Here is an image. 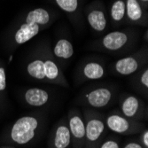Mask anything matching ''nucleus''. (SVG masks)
I'll return each instance as SVG.
<instances>
[{
	"instance_id": "11",
	"label": "nucleus",
	"mask_w": 148,
	"mask_h": 148,
	"mask_svg": "<svg viewBox=\"0 0 148 148\" xmlns=\"http://www.w3.org/2000/svg\"><path fill=\"white\" fill-rule=\"evenodd\" d=\"M84 14L91 30L103 33L108 27V15L105 5L100 1H94L84 9Z\"/></svg>"
},
{
	"instance_id": "3",
	"label": "nucleus",
	"mask_w": 148,
	"mask_h": 148,
	"mask_svg": "<svg viewBox=\"0 0 148 148\" xmlns=\"http://www.w3.org/2000/svg\"><path fill=\"white\" fill-rule=\"evenodd\" d=\"M54 19L52 12L46 8L37 7L27 12L12 35L14 45H24L45 29Z\"/></svg>"
},
{
	"instance_id": "13",
	"label": "nucleus",
	"mask_w": 148,
	"mask_h": 148,
	"mask_svg": "<svg viewBox=\"0 0 148 148\" xmlns=\"http://www.w3.org/2000/svg\"><path fill=\"white\" fill-rule=\"evenodd\" d=\"M71 145V135L68 121L66 117H64L53 127L48 138V148H69Z\"/></svg>"
},
{
	"instance_id": "20",
	"label": "nucleus",
	"mask_w": 148,
	"mask_h": 148,
	"mask_svg": "<svg viewBox=\"0 0 148 148\" xmlns=\"http://www.w3.org/2000/svg\"><path fill=\"white\" fill-rule=\"evenodd\" d=\"M54 2L69 16H74L78 12L79 0H54Z\"/></svg>"
},
{
	"instance_id": "1",
	"label": "nucleus",
	"mask_w": 148,
	"mask_h": 148,
	"mask_svg": "<svg viewBox=\"0 0 148 148\" xmlns=\"http://www.w3.org/2000/svg\"><path fill=\"white\" fill-rule=\"evenodd\" d=\"M25 72L32 80L37 82L69 87L60 64L53 57L51 50L47 45L39 48L31 55L25 65Z\"/></svg>"
},
{
	"instance_id": "14",
	"label": "nucleus",
	"mask_w": 148,
	"mask_h": 148,
	"mask_svg": "<svg viewBox=\"0 0 148 148\" xmlns=\"http://www.w3.org/2000/svg\"><path fill=\"white\" fill-rule=\"evenodd\" d=\"M126 22L131 25L146 27L148 24V12L138 0H125Z\"/></svg>"
},
{
	"instance_id": "25",
	"label": "nucleus",
	"mask_w": 148,
	"mask_h": 148,
	"mask_svg": "<svg viewBox=\"0 0 148 148\" xmlns=\"http://www.w3.org/2000/svg\"><path fill=\"white\" fill-rule=\"evenodd\" d=\"M0 148H15L14 146H12L10 145H0Z\"/></svg>"
},
{
	"instance_id": "21",
	"label": "nucleus",
	"mask_w": 148,
	"mask_h": 148,
	"mask_svg": "<svg viewBox=\"0 0 148 148\" xmlns=\"http://www.w3.org/2000/svg\"><path fill=\"white\" fill-rule=\"evenodd\" d=\"M99 148H122V145L116 138L110 136L104 138Z\"/></svg>"
},
{
	"instance_id": "5",
	"label": "nucleus",
	"mask_w": 148,
	"mask_h": 148,
	"mask_svg": "<svg viewBox=\"0 0 148 148\" xmlns=\"http://www.w3.org/2000/svg\"><path fill=\"white\" fill-rule=\"evenodd\" d=\"M82 114L85 123L84 148H99L107 131L105 116L96 109L90 107H84Z\"/></svg>"
},
{
	"instance_id": "23",
	"label": "nucleus",
	"mask_w": 148,
	"mask_h": 148,
	"mask_svg": "<svg viewBox=\"0 0 148 148\" xmlns=\"http://www.w3.org/2000/svg\"><path fill=\"white\" fill-rule=\"evenodd\" d=\"M122 148H145L138 140H130L124 144Z\"/></svg>"
},
{
	"instance_id": "22",
	"label": "nucleus",
	"mask_w": 148,
	"mask_h": 148,
	"mask_svg": "<svg viewBox=\"0 0 148 148\" xmlns=\"http://www.w3.org/2000/svg\"><path fill=\"white\" fill-rule=\"evenodd\" d=\"M145 148H148V130L145 129L143 131L139 133V137L138 140Z\"/></svg>"
},
{
	"instance_id": "6",
	"label": "nucleus",
	"mask_w": 148,
	"mask_h": 148,
	"mask_svg": "<svg viewBox=\"0 0 148 148\" xmlns=\"http://www.w3.org/2000/svg\"><path fill=\"white\" fill-rule=\"evenodd\" d=\"M137 41L138 33L134 29L115 30L105 35L94 44V48L110 53H123L130 50Z\"/></svg>"
},
{
	"instance_id": "12",
	"label": "nucleus",
	"mask_w": 148,
	"mask_h": 148,
	"mask_svg": "<svg viewBox=\"0 0 148 148\" xmlns=\"http://www.w3.org/2000/svg\"><path fill=\"white\" fill-rule=\"evenodd\" d=\"M66 121L71 135V147L84 148L85 142V123L82 111L79 108H71L66 115Z\"/></svg>"
},
{
	"instance_id": "17",
	"label": "nucleus",
	"mask_w": 148,
	"mask_h": 148,
	"mask_svg": "<svg viewBox=\"0 0 148 148\" xmlns=\"http://www.w3.org/2000/svg\"><path fill=\"white\" fill-rule=\"evenodd\" d=\"M130 86L141 96H148V66L130 75Z\"/></svg>"
},
{
	"instance_id": "18",
	"label": "nucleus",
	"mask_w": 148,
	"mask_h": 148,
	"mask_svg": "<svg viewBox=\"0 0 148 148\" xmlns=\"http://www.w3.org/2000/svg\"><path fill=\"white\" fill-rule=\"evenodd\" d=\"M109 16L114 27H118L126 22L125 0H113L110 6Z\"/></svg>"
},
{
	"instance_id": "2",
	"label": "nucleus",
	"mask_w": 148,
	"mask_h": 148,
	"mask_svg": "<svg viewBox=\"0 0 148 148\" xmlns=\"http://www.w3.org/2000/svg\"><path fill=\"white\" fill-rule=\"evenodd\" d=\"M47 116L44 112L23 115L13 123L2 137L3 143L26 145L32 143L43 132Z\"/></svg>"
},
{
	"instance_id": "7",
	"label": "nucleus",
	"mask_w": 148,
	"mask_h": 148,
	"mask_svg": "<svg viewBox=\"0 0 148 148\" xmlns=\"http://www.w3.org/2000/svg\"><path fill=\"white\" fill-rule=\"evenodd\" d=\"M148 65V49L141 47L135 52L121 58L110 66L113 74L122 76H130Z\"/></svg>"
},
{
	"instance_id": "16",
	"label": "nucleus",
	"mask_w": 148,
	"mask_h": 148,
	"mask_svg": "<svg viewBox=\"0 0 148 148\" xmlns=\"http://www.w3.org/2000/svg\"><path fill=\"white\" fill-rule=\"evenodd\" d=\"M51 52L57 61L69 60L74 55V45L69 39L61 38L56 42Z\"/></svg>"
},
{
	"instance_id": "4",
	"label": "nucleus",
	"mask_w": 148,
	"mask_h": 148,
	"mask_svg": "<svg viewBox=\"0 0 148 148\" xmlns=\"http://www.w3.org/2000/svg\"><path fill=\"white\" fill-rule=\"evenodd\" d=\"M118 96V88L114 84L90 85L80 93L78 104L92 109L104 108L113 104Z\"/></svg>"
},
{
	"instance_id": "19",
	"label": "nucleus",
	"mask_w": 148,
	"mask_h": 148,
	"mask_svg": "<svg viewBox=\"0 0 148 148\" xmlns=\"http://www.w3.org/2000/svg\"><path fill=\"white\" fill-rule=\"evenodd\" d=\"M9 105L7 96V78L5 66L0 62V114L6 111Z\"/></svg>"
},
{
	"instance_id": "24",
	"label": "nucleus",
	"mask_w": 148,
	"mask_h": 148,
	"mask_svg": "<svg viewBox=\"0 0 148 148\" xmlns=\"http://www.w3.org/2000/svg\"><path fill=\"white\" fill-rule=\"evenodd\" d=\"M138 2L143 5L144 8L148 10V0H138Z\"/></svg>"
},
{
	"instance_id": "26",
	"label": "nucleus",
	"mask_w": 148,
	"mask_h": 148,
	"mask_svg": "<svg viewBox=\"0 0 148 148\" xmlns=\"http://www.w3.org/2000/svg\"><path fill=\"white\" fill-rule=\"evenodd\" d=\"M145 41H147V31H145Z\"/></svg>"
},
{
	"instance_id": "8",
	"label": "nucleus",
	"mask_w": 148,
	"mask_h": 148,
	"mask_svg": "<svg viewBox=\"0 0 148 148\" xmlns=\"http://www.w3.org/2000/svg\"><path fill=\"white\" fill-rule=\"evenodd\" d=\"M105 123L107 130L123 136L136 135L147 128L144 122L128 118L117 109L105 116Z\"/></svg>"
},
{
	"instance_id": "10",
	"label": "nucleus",
	"mask_w": 148,
	"mask_h": 148,
	"mask_svg": "<svg viewBox=\"0 0 148 148\" xmlns=\"http://www.w3.org/2000/svg\"><path fill=\"white\" fill-rule=\"evenodd\" d=\"M106 75V68L102 60L90 59L81 63L75 74V82L82 84L90 81H98Z\"/></svg>"
},
{
	"instance_id": "9",
	"label": "nucleus",
	"mask_w": 148,
	"mask_h": 148,
	"mask_svg": "<svg viewBox=\"0 0 148 148\" xmlns=\"http://www.w3.org/2000/svg\"><path fill=\"white\" fill-rule=\"evenodd\" d=\"M119 111L124 116L144 122L147 120L148 111L146 104L138 96L123 92L118 96Z\"/></svg>"
},
{
	"instance_id": "15",
	"label": "nucleus",
	"mask_w": 148,
	"mask_h": 148,
	"mask_svg": "<svg viewBox=\"0 0 148 148\" xmlns=\"http://www.w3.org/2000/svg\"><path fill=\"white\" fill-rule=\"evenodd\" d=\"M21 97L27 106L35 107V108L46 106L51 99L49 91L45 90L44 88L39 87L26 89L23 91Z\"/></svg>"
}]
</instances>
